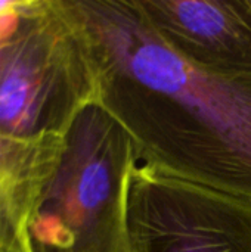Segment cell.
<instances>
[{"label": "cell", "mask_w": 251, "mask_h": 252, "mask_svg": "<svg viewBox=\"0 0 251 252\" xmlns=\"http://www.w3.org/2000/svg\"><path fill=\"white\" fill-rule=\"evenodd\" d=\"M84 44L96 100L139 161L251 202V72H216L170 50L132 0L62 1Z\"/></svg>", "instance_id": "cell-1"}, {"label": "cell", "mask_w": 251, "mask_h": 252, "mask_svg": "<svg viewBox=\"0 0 251 252\" xmlns=\"http://www.w3.org/2000/svg\"><path fill=\"white\" fill-rule=\"evenodd\" d=\"M138 162L123 126L98 100L84 105L38 193V252H129L126 192Z\"/></svg>", "instance_id": "cell-2"}, {"label": "cell", "mask_w": 251, "mask_h": 252, "mask_svg": "<svg viewBox=\"0 0 251 252\" xmlns=\"http://www.w3.org/2000/svg\"><path fill=\"white\" fill-rule=\"evenodd\" d=\"M126 236L129 252H251V202L138 164Z\"/></svg>", "instance_id": "cell-3"}, {"label": "cell", "mask_w": 251, "mask_h": 252, "mask_svg": "<svg viewBox=\"0 0 251 252\" xmlns=\"http://www.w3.org/2000/svg\"><path fill=\"white\" fill-rule=\"evenodd\" d=\"M132 1L183 61L216 72H251V10L246 0Z\"/></svg>", "instance_id": "cell-4"}, {"label": "cell", "mask_w": 251, "mask_h": 252, "mask_svg": "<svg viewBox=\"0 0 251 252\" xmlns=\"http://www.w3.org/2000/svg\"><path fill=\"white\" fill-rule=\"evenodd\" d=\"M19 3L15 1H0V16L7 15V13H13L15 7H19Z\"/></svg>", "instance_id": "cell-5"}, {"label": "cell", "mask_w": 251, "mask_h": 252, "mask_svg": "<svg viewBox=\"0 0 251 252\" xmlns=\"http://www.w3.org/2000/svg\"><path fill=\"white\" fill-rule=\"evenodd\" d=\"M246 1H247V6L250 7V10H251V0H246Z\"/></svg>", "instance_id": "cell-6"}, {"label": "cell", "mask_w": 251, "mask_h": 252, "mask_svg": "<svg viewBox=\"0 0 251 252\" xmlns=\"http://www.w3.org/2000/svg\"><path fill=\"white\" fill-rule=\"evenodd\" d=\"M0 161H1V149H0Z\"/></svg>", "instance_id": "cell-7"}, {"label": "cell", "mask_w": 251, "mask_h": 252, "mask_svg": "<svg viewBox=\"0 0 251 252\" xmlns=\"http://www.w3.org/2000/svg\"><path fill=\"white\" fill-rule=\"evenodd\" d=\"M0 83H1V80H0Z\"/></svg>", "instance_id": "cell-8"}]
</instances>
